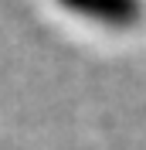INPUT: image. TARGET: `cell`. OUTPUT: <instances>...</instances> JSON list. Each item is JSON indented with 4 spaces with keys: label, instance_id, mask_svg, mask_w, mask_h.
<instances>
[{
    "label": "cell",
    "instance_id": "cell-1",
    "mask_svg": "<svg viewBox=\"0 0 146 150\" xmlns=\"http://www.w3.org/2000/svg\"><path fill=\"white\" fill-rule=\"evenodd\" d=\"M55 4L82 21L116 28V31L136 28L143 21V0H55Z\"/></svg>",
    "mask_w": 146,
    "mask_h": 150
}]
</instances>
